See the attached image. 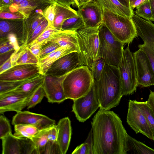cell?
<instances>
[{"mask_svg":"<svg viewBox=\"0 0 154 154\" xmlns=\"http://www.w3.org/2000/svg\"><path fill=\"white\" fill-rule=\"evenodd\" d=\"M131 19L135 25L137 35L146 44H154V24L139 17L134 13Z\"/></svg>","mask_w":154,"mask_h":154,"instance_id":"44dd1931","label":"cell"},{"mask_svg":"<svg viewBox=\"0 0 154 154\" xmlns=\"http://www.w3.org/2000/svg\"><path fill=\"white\" fill-rule=\"evenodd\" d=\"M57 142L62 154L66 153L70 142L72 133L71 121L67 117L60 119L56 125Z\"/></svg>","mask_w":154,"mask_h":154,"instance_id":"d6986e66","label":"cell"},{"mask_svg":"<svg viewBox=\"0 0 154 154\" xmlns=\"http://www.w3.org/2000/svg\"><path fill=\"white\" fill-rule=\"evenodd\" d=\"M15 51L14 50L0 54V66L11 57L12 54Z\"/></svg>","mask_w":154,"mask_h":154,"instance_id":"f5cc1de1","label":"cell"},{"mask_svg":"<svg viewBox=\"0 0 154 154\" xmlns=\"http://www.w3.org/2000/svg\"><path fill=\"white\" fill-rule=\"evenodd\" d=\"M34 92L31 93L8 92L0 94V113L22 111L27 106Z\"/></svg>","mask_w":154,"mask_h":154,"instance_id":"5bb4252c","label":"cell"},{"mask_svg":"<svg viewBox=\"0 0 154 154\" xmlns=\"http://www.w3.org/2000/svg\"><path fill=\"white\" fill-rule=\"evenodd\" d=\"M121 4L126 6L129 9H131V8L129 0H117Z\"/></svg>","mask_w":154,"mask_h":154,"instance_id":"680465c9","label":"cell"},{"mask_svg":"<svg viewBox=\"0 0 154 154\" xmlns=\"http://www.w3.org/2000/svg\"><path fill=\"white\" fill-rule=\"evenodd\" d=\"M77 12L82 18L85 27H97L102 23L103 9L97 0L84 4L78 8Z\"/></svg>","mask_w":154,"mask_h":154,"instance_id":"2e32d148","label":"cell"},{"mask_svg":"<svg viewBox=\"0 0 154 154\" xmlns=\"http://www.w3.org/2000/svg\"><path fill=\"white\" fill-rule=\"evenodd\" d=\"M45 18L43 15V11L37 9L29 17L23 20L22 41L23 45H26L28 38Z\"/></svg>","mask_w":154,"mask_h":154,"instance_id":"603a6c76","label":"cell"},{"mask_svg":"<svg viewBox=\"0 0 154 154\" xmlns=\"http://www.w3.org/2000/svg\"><path fill=\"white\" fill-rule=\"evenodd\" d=\"M48 25V21L45 18L34 31L30 37L28 39L26 45L28 46L32 43L44 31Z\"/></svg>","mask_w":154,"mask_h":154,"instance_id":"f35d334b","label":"cell"},{"mask_svg":"<svg viewBox=\"0 0 154 154\" xmlns=\"http://www.w3.org/2000/svg\"><path fill=\"white\" fill-rule=\"evenodd\" d=\"M2 140V154H38L31 139L19 138L10 133Z\"/></svg>","mask_w":154,"mask_h":154,"instance_id":"30bf717a","label":"cell"},{"mask_svg":"<svg viewBox=\"0 0 154 154\" xmlns=\"http://www.w3.org/2000/svg\"><path fill=\"white\" fill-rule=\"evenodd\" d=\"M154 154V149L128 134L125 152V154Z\"/></svg>","mask_w":154,"mask_h":154,"instance_id":"4316f807","label":"cell"},{"mask_svg":"<svg viewBox=\"0 0 154 154\" xmlns=\"http://www.w3.org/2000/svg\"><path fill=\"white\" fill-rule=\"evenodd\" d=\"M127 122L136 134L140 133L153 140L152 133L138 101L129 100Z\"/></svg>","mask_w":154,"mask_h":154,"instance_id":"9c48e42d","label":"cell"},{"mask_svg":"<svg viewBox=\"0 0 154 154\" xmlns=\"http://www.w3.org/2000/svg\"><path fill=\"white\" fill-rule=\"evenodd\" d=\"M73 51H75L72 48L60 47L40 60L38 64L40 67V74L45 75L51 65L57 59Z\"/></svg>","mask_w":154,"mask_h":154,"instance_id":"cb8c5ba5","label":"cell"},{"mask_svg":"<svg viewBox=\"0 0 154 154\" xmlns=\"http://www.w3.org/2000/svg\"><path fill=\"white\" fill-rule=\"evenodd\" d=\"M0 18L9 20L25 19L24 16L20 13L5 11L0 12Z\"/></svg>","mask_w":154,"mask_h":154,"instance_id":"7dc6e473","label":"cell"},{"mask_svg":"<svg viewBox=\"0 0 154 154\" xmlns=\"http://www.w3.org/2000/svg\"><path fill=\"white\" fill-rule=\"evenodd\" d=\"M55 14V4L49 5L43 11V15L48 21V25L53 26Z\"/></svg>","mask_w":154,"mask_h":154,"instance_id":"7bdbcfd3","label":"cell"},{"mask_svg":"<svg viewBox=\"0 0 154 154\" xmlns=\"http://www.w3.org/2000/svg\"><path fill=\"white\" fill-rule=\"evenodd\" d=\"M60 30L53 26L48 25L44 31L33 42L38 43L41 45Z\"/></svg>","mask_w":154,"mask_h":154,"instance_id":"ab89813d","label":"cell"},{"mask_svg":"<svg viewBox=\"0 0 154 154\" xmlns=\"http://www.w3.org/2000/svg\"><path fill=\"white\" fill-rule=\"evenodd\" d=\"M147 0H137L131 6V10L134 11V9L137 6L143 3Z\"/></svg>","mask_w":154,"mask_h":154,"instance_id":"9f6ffc18","label":"cell"},{"mask_svg":"<svg viewBox=\"0 0 154 154\" xmlns=\"http://www.w3.org/2000/svg\"><path fill=\"white\" fill-rule=\"evenodd\" d=\"M92 72L88 68L82 66L67 74L63 86L66 99L73 100L86 95L94 82Z\"/></svg>","mask_w":154,"mask_h":154,"instance_id":"3957f363","label":"cell"},{"mask_svg":"<svg viewBox=\"0 0 154 154\" xmlns=\"http://www.w3.org/2000/svg\"><path fill=\"white\" fill-rule=\"evenodd\" d=\"M103 23L115 37L124 44H129L137 36L131 18L114 13L102 8Z\"/></svg>","mask_w":154,"mask_h":154,"instance_id":"8992f818","label":"cell"},{"mask_svg":"<svg viewBox=\"0 0 154 154\" xmlns=\"http://www.w3.org/2000/svg\"><path fill=\"white\" fill-rule=\"evenodd\" d=\"M121 77L123 96L133 94L138 85L134 60L128 46L124 50L118 67Z\"/></svg>","mask_w":154,"mask_h":154,"instance_id":"52a82bcc","label":"cell"},{"mask_svg":"<svg viewBox=\"0 0 154 154\" xmlns=\"http://www.w3.org/2000/svg\"><path fill=\"white\" fill-rule=\"evenodd\" d=\"M55 14L53 26L61 30L64 21L70 17L78 15L77 11L70 6L63 5L57 2L55 3Z\"/></svg>","mask_w":154,"mask_h":154,"instance_id":"d4e9b609","label":"cell"},{"mask_svg":"<svg viewBox=\"0 0 154 154\" xmlns=\"http://www.w3.org/2000/svg\"><path fill=\"white\" fill-rule=\"evenodd\" d=\"M47 128L42 130L31 139L35 145L38 154H42L48 141L47 136Z\"/></svg>","mask_w":154,"mask_h":154,"instance_id":"1f68e13d","label":"cell"},{"mask_svg":"<svg viewBox=\"0 0 154 154\" xmlns=\"http://www.w3.org/2000/svg\"><path fill=\"white\" fill-rule=\"evenodd\" d=\"M41 129L35 125L28 124H19L14 126V135L19 138H27L31 139Z\"/></svg>","mask_w":154,"mask_h":154,"instance_id":"f1b7e54d","label":"cell"},{"mask_svg":"<svg viewBox=\"0 0 154 154\" xmlns=\"http://www.w3.org/2000/svg\"><path fill=\"white\" fill-rule=\"evenodd\" d=\"M9 1L8 5L3 11L20 13L24 16L25 19L29 17L36 10L43 11L49 5L57 2L56 0H9Z\"/></svg>","mask_w":154,"mask_h":154,"instance_id":"7c38bea8","label":"cell"},{"mask_svg":"<svg viewBox=\"0 0 154 154\" xmlns=\"http://www.w3.org/2000/svg\"><path fill=\"white\" fill-rule=\"evenodd\" d=\"M41 74L38 64H20L0 74V81H19L27 79Z\"/></svg>","mask_w":154,"mask_h":154,"instance_id":"e0dca14e","label":"cell"},{"mask_svg":"<svg viewBox=\"0 0 154 154\" xmlns=\"http://www.w3.org/2000/svg\"><path fill=\"white\" fill-rule=\"evenodd\" d=\"M139 48L143 50L148 57L154 72V44L144 43L138 45Z\"/></svg>","mask_w":154,"mask_h":154,"instance_id":"ee69618b","label":"cell"},{"mask_svg":"<svg viewBox=\"0 0 154 154\" xmlns=\"http://www.w3.org/2000/svg\"><path fill=\"white\" fill-rule=\"evenodd\" d=\"M138 103L146 118L149 125L152 131L154 141V114L150 107L147 104L146 101H138Z\"/></svg>","mask_w":154,"mask_h":154,"instance_id":"e575fe53","label":"cell"},{"mask_svg":"<svg viewBox=\"0 0 154 154\" xmlns=\"http://www.w3.org/2000/svg\"><path fill=\"white\" fill-rule=\"evenodd\" d=\"M85 27L82 18L78 14L65 20L62 24L61 30L76 31Z\"/></svg>","mask_w":154,"mask_h":154,"instance_id":"4dcf8cb0","label":"cell"},{"mask_svg":"<svg viewBox=\"0 0 154 154\" xmlns=\"http://www.w3.org/2000/svg\"><path fill=\"white\" fill-rule=\"evenodd\" d=\"M57 42H52L41 45V52L38 57L39 60L60 47Z\"/></svg>","mask_w":154,"mask_h":154,"instance_id":"60d3db41","label":"cell"},{"mask_svg":"<svg viewBox=\"0 0 154 154\" xmlns=\"http://www.w3.org/2000/svg\"><path fill=\"white\" fill-rule=\"evenodd\" d=\"M23 20L0 19V38H5L10 33L15 34L18 36L19 43L21 46L23 45L22 41Z\"/></svg>","mask_w":154,"mask_h":154,"instance_id":"7402d4cb","label":"cell"},{"mask_svg":"<svg viewBox=\"0 0 154 154\" xmlns=\"http://www.w3.org/2000/svg\"><path fill=\"white\" fill-rule=\"evenodd\" d=\"M35 76L22 80L0 81V94L7 93L15 89L24 83Z\"/></svg>","mask_w":154,"mask_h":154,"instance_id":"d590c367","label":"cell"},{"mask_svg":"<svg viewBox=\"0 0 154 154\" xmlns=\"http://www.w3.org/2000/svg\"><path fill=\"white\" fill-rule=\"evenodd\" d=\"M21 46L22 50L15 65L20 64H38L39 59L32 53L28 46L24 44Z\"/></svg>","mask_w":154,"mask_h":154,"instance_id":"f546056e","label":"cell"},{"mask_svg":"<svg viewBox=\"0 0 154 154\" xmlns=\"http://www.w3.org/2000/svg\"><path fill=\"white\" fill-rule=\"evenodd\" d=\"M73 154H94L92 130L85 142L78 146L72 152Z\"/></svg>","mask_w":154,"mask_h":154,"instance_id":"d6a6232c","label":"cell"},{"mask_svg":"<svg viewBox=\"0 0 154 154\" xmlns=\"http://www.w3.org/2000/svg\"><path fill=\"white\" fill-rule=\"evenodd\" d=\"M52 42L57 43L61 47L72 48L79 53L76 31L60 30L47 39L41 45Z\"/></svg>","mask_w":154,"mask_h":154,"instance_id":"ffe728a7","label":"cell"},{"mask_svg":"<svg viewBox=\"0 0 154 154\" xmlns=\"http://www.w3.org/2000/svg\"><path fill=\"white\" fill-rule=\"evenodd\" d=\"M57 130L56 125L47 128V136L48 141L53 143L57 142Z\"/></svg>","mask_w":154,"mask_h":154,"instance_id":"c3c4849f","label":"cell"},{"mask_svg":"<svg viewBox=\"0 0 154 154\" xmlns=\"http://www.w3.org/2000/svg\"><path fill=\"white\" fill-rule=\"evenodd\" d=\"M0 54L14 50L13 45L7 38H0Z\"/></svg>","mask_w":154,"mask_h":154,"instance_id":"bcb514c9","label":"cell"},{"mask_svg":"<svg viewBox=\"0 0 154 154\" xmlns=\"http://www.w3.org/2000/svg\"><path fill=\"white\" fill-rule=\"evenodd\" d=\"M27 46L32 53L38 59L41 51V45L38 43L33 42Z\"/></svg>","mask_w":154,"mask_h":154,"instance_id":"f907efd6","label":"cell"},{"mask_svg":"<svg viewBox=\"0 0 154 154\" xmlns=\"http://www.w3.org/2000/svg\"><path fill=\"white\" fill-rule=\"evenodd\" d=\"M135 65L138 85L147 87L154 85V72L145 52L139 48L133 54Z\"/></svg>","mask_w":154,"mask_h":154,"instance_id":"8fae6325","label":"cell"},{"mask_svg":"<svg viewBox=\"0 0 154 154\" xmlns=\"http://www.w3.org/2000/svg\"><path fill=\"white\" fill-rule=\"evenodd\" d=\"M44 97H46V94L42 85L33 93L27 105V109L35 107L42 101Z\"/></svg>","mask_w":154,"mask_h":154,"instance_id":"8d00e7d4","label":"cell"},{"mask_svg":"<svg viewBox=\"0 0 154 154\" xmlns=\"http://www.w3.org/2000/svg\"><path fill=\"white\" fill-rule=\"evenodd\" d=\"M91 125L94 154H125L128 134L117 114L100 109Z\"/></svg>","mask_w":154,"mask_h":154,"instance_id":"6da1fadb","label":"cell"},{"mask_svg":"<svg viewBox=\"0 0 154 154\" xmlns=\"http://www.w3.org/2000/svg\"><path fill=\"white\" fill-rule=\"evenodd\" d=\"M93 0H75L78 8L84 4L91 1Z\"/></svg>","mask_w":154,"mask_h":154,"instance_id":"6f0895ef","label":"cell"},{"mask_svg":"<svg viewBox=\"0 0 154 154\" xmlns=\"http://www.w3.org/2000/svg\"><path fill=\"white\" fill-rule=\"evenodd\" d=\"M42 154H60L62 153L57 142L48 141L45 146Z\"/></svg>","mask_w":154,"mask_h":154,"instance_id":"f6af8a7d","label":"cell"},{"mask_svg":"<svg viewBox=\"0 0 154 154\" xmlns=\"http://www.w3.org/2000/svg\"><path fill=\"white\" fill-rule=\"evenodd\" d=\"M11 123L14 126L19 124L31 125L44 129L55 125V122L42 114L22 111L17 112L13 117Z\"/></svg>","mask_w":154,"mask_h":154,"instance_id":"ac0fdd59","label":"cell"},{"mask_svg":"<svg viewBox=\"0 0 154 154\" xmlns=\"http://www.w3.org/2000/svg\"><path fill=\"white\" fill-rule=\"evenodd\" d=\"M102 8L120 15L131 18L134 11L122 5L117 0H96Z\"/></svg>","mask_w":154,"mask_h":154,"instance_id":"484cf974","label":"cell"},{"mask_svg":"<svg viewBox=\"0 0 154 154\" xmlns=\"http://www.w3.org/2000/svg\"><path fill=\"white\" fill-rule=\"evenodd\" d=\"M67 74L60 77L45 75L42 86L48 102L60 103L67 99L63 86Z\"/></svg>","mask_w":154,"mask_h":154,"instance_id":"9a60e30c","label":"cell"},{"mask_svg":"<svg viewBox=\"0 0 154 154\" xmlns=\"http://www.w3.org/2000/svg\"><path fill=\"white\" fill-rule=\"evenodd\" d=\"M105 65L104 60L100 57L94 61L91 71L94 80L97 81L99 79Z\"/></svg>","mask_w":154,"mask_h":154,"instance_id":"74e56055","label":"cell"},{"mask_svg":"<svg viewBox=\"0 0 154 154\" xmlns=\"http://www.w3.org/2000/svg\"><path fill=\"white\" fill-rule=\"evenodd\" d=\"M57 3L64 5L70 7L72 5L74 7H77L75 0H56Z\"/></svg>","mask_w":154,"mask_h":154,"instance_id":"db71d44e","label":"cell"},{"mask_svg":"<svg viewBox=\"0 0 154 154\" xmlns=\"http://www.w3.org/2000/svg\"><path fill=\"white\" fill-rule=\"evenodd\" d=\"M12 66L11 58H10L0 66V74L10 69Z\"/></svg>","mask_w":154,"mask_h":154,"instance_id":"816d5d0a","label":"cell"},{"mask_svg":"<svg viewBox=\"0 0 154 154\" xmlns=\"http://www.w3.org/2000/svg\"><path fill=\"white\" fill-rule=\"evenodd\" d=\"M99 57L105 64L119 67L122 59L125 44L117 39L103 22L99 30Z\"/></svg>","mask_w":154,"mask_h":154,"instance_id":"5b68a950","label":"cell"},{"mask_svg":"<svg viewBox=\"0 0 154 154\" xmlns=\"http://www.w3.org/2000/svg\"><path fill=\"white\" fill-rule=\"evenodd\" d=\"M94 85L100 109L110 110L119 105L123 95L118 67L105 64L99 79L94 80Z\"/></svg>","mask_w":154,"mask_h":154,"instance_id":"7a4b0ae2","label":"cell"},{"mask_svg":"<svg viewBox=\"0 0 154 154\" xmlns=\"http://www.w3.org/2000/svg\"><path fill=\"white\" fill-rule=\"evenodd\" d=\"M130 5L131 6L132 5V4L134 3V2L137 0H129Z\"/></svg>","mask_w":154,"mask_h":154,"instance_id":"94428289","label":"cell"},{"mask_svg":"<svg viewBox=\"0 0 154 154\" xmlns=\"http://www.w3.org/2000/svg\"><path fill=\"white\" fill-rule=\"evenodd\" d=\"M137 16L148 20L154 21L149 0H147L136 7L134 11Z\"/></svg>","mask_w":154,"mask_h":154,"instance_id":"836d02e7","label":"cell"},{"mask_svg":"<svg viewBox=\"0 0 154 154\" xmlns=\"http://www.w3.org/2000/svg\"><path fill=\"white\" fill-rule=\"evenodd\" d=\"M100 26L85 27L76 31L82 66H87L91 71L94 62L99 58Z\"/></svg>","mask_w":154,"mask_h":154,"instance_id":"277c9868","label":"cell"},{"mask_svg":"<svg viewBox=\"0 0 154 154\" xmlns=\"http://www.w3.org/2000/svg\"><path fill=\"white\" fill-rule=\"evenodd\" d=\"M79 53L72 52L60 57L51 65L45 75L60 77L82 66Z\"/></svg>","mask_w":154,"mask_h":154,"instance_id":"4fadbf2b","label":"cell"},{"mask_svg":"<svg viewBox=\"0 0 154 154\" xmlns=\"http://www.w3.org/2000/svg\"><path fill=\"white\" fill-rule=\"evenodd\" d=\"M149 2L151 11L154 19V0H149Z\"/></svg>","mask_w":154,"mask_h":154,"instance_id":"91938a15","label":"cell"},{"mask_svg":"<svg viewBox=\"0 0 154 154\" xmlns=\"http://www.w3.org/2000/svg\"><path fill=\"white\" fill-rule=\"evenodd\" d=\"M44 78L45 75L40 74L9 92L32 93L43 84Z\"/></svg>","mask_w":154,"mask_h":154,"instance_id":"83f0119b","label":"cell"},{"mask_svg":"<svg viewBox=\"0 0 154 154\" xmlns=\"http://www.w3.org/2000/svg\"><path fill=\"white\" fill-rule=\"evenodd\" d=\"M147 103L154 114V92L151 91Z\"/></svg>","mask_w":154,"mask_h":154,"instance_id":"11a10c76","label":"cell"},{"mask_svg":"<svg viewBox=\"0 0 154 154\" xmlns=\"http://www.w3.org/2000/svg\"><path fill=\"white\" fill-rule=\"evenodd\" d=\"M10 42L13 45L15 51H18L20 46L19 43L17 35L14 33L8 34L6 37Z\"/></svg>","mask_w":154,"mask_h":154,"instance_id":"681fc988","label":"cell"},{"mask_svg":"<svg viewBox=\"0 0 154 154\" xmlns=\"http://www.w3.org/2000/svg\"><path fill=\"white\" fill-rule=\"evenodd\" d=\"M73 101L72 111L77 119L82 122L88 119L100 106L94 83L91 90L86 95Z\"/></svg>","mask_w":154,"mask_h":154,"instance_id":"ba28073f","label":"cell"},{"mask_svg":"<svg viewBox=\"0 0 154 154\" xmlns=\"http://www.w3.org/2000/svg\"><path fill=\"white\" fill-rule=\"evenodd\" d=\"M12 133L11 127L8 119L3 115L0 116V138L2 139Z\"/></svg>","mask_w":154,"mask_h":154,"instance_id":"b9f144b4","label":"cell"}]
</instances>
